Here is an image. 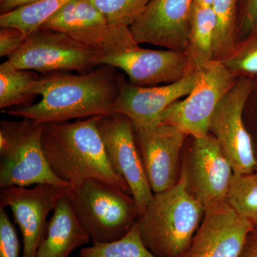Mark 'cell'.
<instances>
[{
  "instance_id": "obj_1",
  "label": "cell",
  "mask_w": 257,
  "mask_h": 257,
  "mask_svg": "<svg viewBox=\"0 0 257 257\" xmlns=\"http://www.w3.org/2000/svg\"><path fill=\"white\" fill-rule=\"evenodd\" d=\"M120 71L101 64L87 73L42 74L32 87V94L41 96V100L2 112L42 124L114 114L115 103L126 82Z\"/></svg>"
},
{
  "instance_id": "obj_2",
  "label": "cell",
  "mask_w": 257,
  "mask_h": 257,
  "mask_svg": "<svg viewBox=\"0 0 257 257\" xmlns=\"http://www.w3.org/2000/svg\"><path fill=\"white\" fill-rule=\"evenodd\" d=\"M100 116L44 124V153L53 173L70 187L96 179L132 194L106 153L98 128Z\"/></svg>"
},
{
  "instance_id": "obj_3",
  "label": "cell",
  "mask_w": 257,
  "mask_h": 257,
  "mask_svg": "<svg viewBox=\"0 0 257 257\" xmlns=\"http://www.w3.org/2000/svg\"><path fill=\"white\" fill-rule=\"evenodd\" d=\"M204 209L183 183L158 193L138 216L139 234L156 257H184L202 222Z\"/></svg>"
},
{
  "instance_id": "obj_4",
  "label": "cell",
  "mask_w": 257,
  "mask_h": 257,
  "mask_svg": "<svg viewBox=\"0 0 257 257\" xmlns=\"http://www.w3.org/2000/svg\"><path fill=\"white\" fill-rule=\"evenodd\" d=\"M68 193L77 219L93 242L121 239L138 221L139 211L132 194L111 184L88 179L70 187Z\"/></svg>"
},
{
  "instance_id": "obj_5",
  "label": "cell",
  "mask_w": 257,
  "mask_h": 257,
  "mask_svg": "<svg viewBox=\"0 0 257 257\" xmlns=\"http://www.w3.org/2000/svg\"><path fill=\"white\" fill-rule=\"evenodd\" d=\"M44 124L23 118L0 122V188L32 184L70 187L51 170L42 149Z\"/></svg>"
},
{
  "instance_id": "obj_6",
  "label": "cell",
  "mask_w": 257,
  "mask_h": 257,
  "mask_svg": "<svg viewBox=\"0 0 257 257\" xmlns=\"http://www.w3.org/2000/svg\"><path fill=\"white\" fill-rule=\"evenodd\" d=\"M104 57L66 34L40 28L28 35L23 46L8 60L16 68L42 74H84L101 65Z\"/></svg>"
},
{
  "instance_id": "obj_7",
  "label": "cell",
  "mask_w": 257,
  "mask_h": 257,
  "mask_svg": "<svg viewBox=\"0 0 257 257\" xmlns=\"http://www.w3.org/2000/svg\"><path fill=\"white\" fill-rule=\"evenodd\" d=\"M233 176L232 167L213 135L187 138L180 181L204 210L226 201Z\"/></svg>"
},
{
  "instance_id": "obj_8",
  "label": "cell",
  "mask_w": 257,
  "mask_h": 257,
  "mask_svg": "<svg viewBox=\"0 0 257 257\" xmlns=\"http://www.w3.org/2000/svg\"><path fill=\"white\" fill-rule=\"evenodd\" d=\"M197 70L199 78L192 92L171 104L161 117V124L173 125L192 138L209 134L216 108L239 79L220 61H211Z\"/></svg>"
},
{
  "instance_id": "obj_9",
  "label": "cell",
  "mask_w": 257,
  "mask_h": 257,
  "mask_svg": "<svg viewBox=\"0 0 257 257\" xmlns=\"http://www.w3.org/2000/svg\"><path fill=\"white\" fill-rule=\"evenodd\" d=\"M253 82L239 77L224 96L211 119L209 133L215 138L228 159L234 175L257 170V157L251 135L243 121V111Z\"/></svg>"
},
{
  "instance_id": "obj_10",
  "label": "cell",
  "mask_w": 257,
  "mask_h": 257,
  "mask_svg": "<svg viewBox=\"0 0 257 257\" xmlns=\"http://www.w3.org/2000/svg\"><path fill=\"white\" fill-rule=\"evenodd\" d=\"M40 28L62 32L106 56L138 43L128 28H113L90 0H72Z\"/></svg>"
},
{
  "instance_id": "obj_11",
  "label": "cell",
  "mask_w": 257,
  "mask_h": 257,
  "mask_svg": "<svg viewBox=\"0 0 257 257\" xmlns=\"http://www.w3.org/2000/svg\"><path fill=\"white\" fill-rule=\"evenodd\" d=\"M98 128L111 164L127 183L140 215L154 192L137 145L133 121L124 114L114 113L100 116Z\"/></svg>"
},
{
  "instance_id": "obj_12",
  "label": "cell",
  "mask_w": 257,
  "mask_h": 257,
  "mask_svg": "<svg viewBox=\"0 0 257 257\" xmlns=\"http://www.w3.org/2000/svg\"><path fill=\"white\" fill-rule=\"evenodd\" d=\"M70 187L37 184L34 188H1L0 209L10 207L23 235V257H35L46 236L47 217Z\"/></svg>"
},
{
  "instance_id": "obj_13",
  "label": "cell",
  "mask_w": 257,
  "mask_h": 257,
  "mask_svg": "<svg viewBox=\"0 0 257 257\" xmlns=\"http://www.w3.org/2000/svg\"><path fill=\"white\" fill-rule=\"evenodd\" d=\"M252 221L225 201L204 210V218L184 257H239Z\"/></svg>"
},
{
  "instance_id": "obj_14",
  "label": "cell",
  "mask_w": 257,
  "mask_h": 257,
  "mask_svg": "<svg viewBox=\"0 0 257 257\" xmlns=\"http://www.w3.org/2000/svg\"><path fill=\"white\" fill-rule=\"evenodd\" d=\"M194 0H152L130 27L139 45L150 44L186 52Z\"/></svg>"
},
{
  "instance_id": "obj_15",
  "label": "cell",
  "mask_w": 257,
  "mask_h": 257,
  "mask_svg": "<svg viewBox=\"0 0 257 257\" xmlns=\"http://www.w3.org/2000/svg\"><path fill=\"white\" fill-rule=\"evenodd\" d=\"M135 139L149 182L154 193L177 185L182 173V159L188 137L173 125L135 128Z\"/></svg>"
},
{
  "instance_id": "obj_16",
  "label": "cell",
  "mask_w": 257,
  "mask_h": 257,
  "mask_svg": "<svg viewBox=\"0 0 257 257\" xmlns=\"http://www.w3.org/2000/svg\"><path fill=\"white\" fill-rule=\"evenodd\" d=\"M101 64L113 66L124 72L128 83L153 87L177 82L193 68L187 52L145 49L138 43L106 56Z\"/></svg>"
},
{
  "instance_id": "obj_17",
  "label": "cell",
  "mask_w": 257,
  "mask_h": 257,
  "mask_svg": "<svg viewBox=\"0 0 257 257\" xmlns=\"http://www.w3.org/2000/svg\"><path fill=\"white\" fill-rule=\"evenodd\" d=\"M199 73L192 69L177 82L153 87H140L125 82L114 106V113L124 114L135 128H152L171 104L186 97L197 84Z\"/></svg>"
},
{
  "instance_id": "obj_18",
  "label": "cell",
  "mask_w": 257,
  "mask_h": 257,
  "mask_svg": "<svg viewBox=\"0 0 257 257\" xmlns=\"http://www.w3.org/2000/svg\"><path fill=\"white\" fill-rule=\"evenodd\" d=\"M90 240L77 219L67 192L54 209L46 236L35 257H69L74 250Z\"/></svg>"
},
{
  "instance_id": "obj_19",
  "label": "cell",
  "mask_w": 257,
  "mask_h": 257,
  "mask_svg": "<svg viewBox=\"0 0 257 257\" xmlns=\"http://www.w3.org/2000/svg\"><path fill=\"white\" fill-rule=\"evenodd\" d=\"M216 19L211 7L194 5L187 55L193 68L198 69L214 60Z\"/></svg>"
},
{
  "instance_id": "obj_20",
  "label": "cell",
  "mask_w": 257,
  "mask_h": 257,
  "mask_svg": "<svg viewBox=\"0 0 257 257\" xmlns=\"http://www.w3.org/2000/svg\"><path fill=\"white\" fill-rule=\"evenodd\" d=\"M40 75L31 70L19 69L9 60L0 65V109L30 106L36 97L32 87Z\"/></svg>"
},
{
  "instance_id": "obj_21",
  "label": "cell",
  "mask_w": 257,
  "mask_h": 257,
  "mask_svg": "<svg viewBox=\"0 0 257 257\" xmlns=\"http://www.w3.org/2000/svg\"><path fill=\"white\" fill-rule=\"evenodd\" d=\"M72 0H41L0 15V27H13L29 35Z\"/></svg>"
},
{
  "instance_id": "obj_22",
  "label": "cell",
  "mask_w": 257,
  "mask_h": 257,
  "mask_svg": "<svg viewBox=\"0 0 257 257\" xmlns=\"http://www.w3.org/2000/svg\"><path fill=\"white\" fill-rule=\"evenodd\" d=\"M236 2L237 0H214L211 6L216 19L214 60H223L237 43Z\"/></svg>"
},
{
  "instance_id": "obj_23",
  "label": "cell",
  "mask_w": 257,
  "mask_h": 257,
  "mask_svg": "<svg viewBox=\"0 0 257 257\" xmlns=\"http://www.w3.org/2000/svg\"><path fill=\"white\" fill-rule=\"evenodd\" d=\"M226 201L239 215L257 222V173L234 175Z\"/></svg>"
},
{
  "instance_id": "obj_24",
  "label": "cell",
  "mask_w": 257,
  "mask_h": 257,
  "mask_svg": "<svg viewBox=\"0 0 257 257\" xmlns=\"http://www.w3.org/2000/svg\"><path fill=\"white\" fill-rule=\"evenodd\" d=\"M79 257H156L144 244L138 224L124 237L111 242H93L92 246L81 248Z\"/></svg>"
},
{
  "instance_id": "obj_25",
  "label": "cell",
  "mask_w": 257,
  "mask_h": 257,
  "mask_svg": "<svg viewBox=\"0 0 257 257\" xmlns=\"http://www.w3.org/2000/svg\"><path fill=\"white\" fill-rule=\"evenodd\" d=\"M235 77L257 76V30L236 43L234 50L220 61Z\"/></svg>"
},
{
  "instance_id": "obj_26",
  "label": "cell",
  "mask_w": 257,
  "mask_h": 257,
  "mask_svg": "<svg viewBox=\"0 0 257 257\" xmlns=\"http://www.w3.org/2000/svg\"><path fill=\"white\" fill-rule=\"evenodd\" d=\"M152 0H90L113 28H128Z\"/></svg>"
},
{
  "instance_id": "obj_27",
  "label": "cell",
  "mask_w": 257,
  "mask_h": 257,
  "mask_svg": "<svg viewBox=\"0 0 257 257\" xmlns=\"http://www.w3.org/2000/svg\"><path fill=\"white\" fill-rule=\"evenodd\" d=\"M20 241L8 211L0 209V257H20Z\"/></svg>"
},
{
  "instance_id": "obj_28",
  "label": "cell",
  "mask_w": 257,
  "mask_h": 257,
  "mask_svg": "<svg viewBox=\"0 0 257 257\" xmlns=\"http://www.w3.org/2000/svg\"><path fill=\"white\" fill-rule=\"evenodd\" d=\"M0 28V57L9 59L23 46L28 35L13 27Z\"/></svg>"
},
{
  "instance_id": "obj_29",
  "label": "cell",
  "mask_w": 257,
  "mask_h": 257,
  "mask_svg": "<svg viewBox=\"0 0 257 257\" xmlns=\"http://www.w3.org/2000/svg\"><path fill=\"white\" fill-rule=\"evenodd\" d=\"M257 29V0H246L239 29V41Z\"/></svg>"
},
{
  "instance_id": "obj_30",
  "label": "cell",
  "mask_w": 257,
  "mask_h": 257,
  "mask_svg": "<svg viewBox=\"0 0 257 257\" xmlns=\"http://www.w3.org/2000/svg\"><path fill=\"white\" fill-rule=\"evenodd\" d=\"M40 1L41 0H0V15L10 13L21 7Z\"/></svg>"
},
{
  "instance_id": "obj_31",
  "label": "cell",
  "mask_w": 257,
  "mask_h": 257,
  "mask_svg": "<svg viewBox=\"0 0 257 257\" xmlns=\"http://www.w3.org/2000/svg\"><path fill=\"white\" fill-rule=\"evenodd\" d=\"M239 257H257V231L248 235Z\"/></svg>"
},
{
  "instance_id": "obj_32",
  "label": "cell",
  "mask_w": 257,
  "mask_h": 257,
  "mask_svg": "<svg viewBox=\"0 0 257 257\" xmlns=\"http://www.w3.org/2000/svg\"><path fill=\"white\" fill-rule=\"evenodd\" d=\"M214 0H194V5L200 7H211Z\"/></svg>"
},
{
  "instance_id": "obj_33",
  "label": "cell",
  "mask_w": 257,
  "mask_h": 257,
  "mask_svg": "<svg viewBox=\"0 0 257 257\" xmlns=\"http://www.w3.org/2000/svg\"><path fill=\"white\" fill-rule=\"evenodd\" d=\"M255 143H256L257 146V126L256 128V134H255Z\"/></svg>"
},
{
  "instance_id": "obj_34",
  "label": "cell",
  "mask_w": 257,
  "mask_h": 257,
  "mask_svg": "<svg viewBox=\"0 0 257 257\" xmlns=\"http://www.w3.org/2000/svg\"><path fill=\"white\" fill-rule=\"evenodd\" d=\"M254 229L256 230V231H257V222L255 223V224H254Z\"/></svg>"
},
{
  "instance_id": "obj_35",
  "label": "cell",
  "mask_w": 257,
  "mask_h": 257,
  "mask_svg": "<svg viewBox=\"0 0 257 257\" xmlns=\"http://www.w3.org/2000/svg\"><path fill=\"white\" fill-rule=\"evenodd\" d=\"M256 30H257V29H256Z\"/></svg>"
}]
</instances>
